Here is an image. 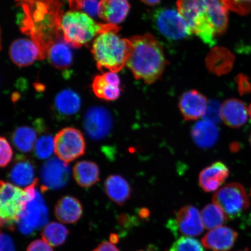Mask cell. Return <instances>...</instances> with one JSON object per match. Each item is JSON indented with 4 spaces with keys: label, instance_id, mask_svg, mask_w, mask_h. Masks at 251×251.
<instances>
[{
    "label": "cell",
    "instance_id": "obj_1",
    "mask_svg": "<svg viewBox=\"0 0 251 251\" xmlns=\"http://www.w3.org/2000/svg\"><path fill=\"white\" fill-rule=\"evenodd\" d=\"M21 8L19 26L38 46L42 59L56 43L65 40L61 30L62 0H16Z\"/></svg>",
    "mask_w": 251,
    "mask_h": 251
},
{
    "label": "cell",
    "instance_id": "obj_2",
    "mask_svg": "<svg viewBox=\"0 0 251 251\" xmlns=\"http://www.w3.org/2000/svg\"><path fill=\"white\" fill-rule=\"evenodd\" d=\"M177 7L191 33L211 47L227 29V8L223 0H177Z\"/></svg>",
    "mask_w": 251,
    "mask_h": 251
},
{
    "label": "cell",
    "instance_id": "obj_3",
    "mask_svg": "<svg viewBox=\"0 0 251 251\" xmlns=\"http://www.w3.org/2000/svg\"><path fill=\"white\" fill-rule=\"evenodd\" d=\"M130 39L132 46L126 66L136 79L152 84L159 79L168 61L161 44L151 34Z\"/></svg>",
    "mask_w": 251,
    "mask_h": 251
},
{
    "label": "cell",
    "instance_id": "obj_4",
    "mask_svg": "<svg viewBox=\"0 0 251 251\" xmlns=\"http://www.w3.org/2000/svg\"><path fill=\"white\" fill-rule=\"evenodd\" d=\"M117 29L104 31L94 39L92 52L100 71L118 72L122 70L129 57L131 48L130 39H122Z\"/></svg>",
    "mask_w": 251,
    "mask_h": 251
},
{
    "label": "cell",
    "instance_id": "obj_5",
    "mask_svg": "<svg viewBox=\"0 0 251 251\" xmlns=\"http://www.w3.org/2000/svg\"><path fill=\"white\" fill-rule=\"evenodd\" d=\"M61 27L65 42L75 48H80L104 31L120 28L116 25L97 23L85 12L73 10L63 14Z\"/></svg>",
    "mask_w": 251,
    "mask_h": 251
},
{
    "label": "cell",
    "instance_id": "obj_6",
    "mask_svg": "<svg viewBox=\"0 0 251 251\" xmlns=\"http://www.w3.org/2000/svg\"><path fill=\"white\" fill-rule=\"evenodd\" d=\"M38 179L22 189L13 184L1 181L0 217L1 226L13 228L23 214L27 203L36 195Z\"/></svg>",
    "mask_w": 251,
    "mask_h": 251
},
{
    "label": "cell",
    "instance_id": "obj_7",
    "mask_svg": "<svg viewBox=\"0 0 251 251\" xmlns=\"http://www.w3.org/2000/svg\"><path fill=\"white\" fill-rule=\"evenodd\" d=\"M212 200L222 209L227 220L239 217L250 205L246 190L238 183L226 185L214 194Z\"/></svg>",
    "mask_w": 251,
    "mask_h": 251
},
{
    "label": "cell",
    "instance_id": "obj_8",
    "mask_svg": "<svg viewBox=\"0 0 251 251\" xmlns=\"http://www.w3.org/2000/svg\"><path fill=\"white\" fill-rule=\"evenodd\" d=\"M152 19L156 29L168 39L179 40L192 34L179 12L174 9H159Z\"/></svg>",
    "mask_w": 251,
    "mask_h": 251
},
{
    "label": "cell",
    "instance_id": "obj_9",
    "mask_svg": "<svg viewBox=\"0 0 251 251\" xmlns=\"http://www.w3.org/2000/svg\"><path fill=\"white\" fill-rule=\"evenodd\" d=\"M54 139L56 155L67 164L82 156L85 152V140L82 133L76 128H63L56 134Z\"/></svg>",
    "mask_w": 251,
    "mask_h": 251
},
{
    "label": "cell",
    "instance_id": "obj_10",
    "mask_svg": "<svg viewBox=\"0 0 251 251\" xmlns=\"http://www.w3.org/2000/svg\"><path fill=\"white\" fill-rule=\"evenodd\" d=\"M168 228L176 235L193 237L202 234L205 227L199 210L195 206L186 205L168 222Z\"/></svg>",
    "mask_w": 251,
    "mask_h": 251
},
{
    "label": "cell",
    "instance_id": "obj_11",
    "mask_svg": "<svg viewBox=\"0 0 251 251\" xmlns=\"http://www.w3.org/2000/svg\"><path fill=\"white\" fill-rule=\"evenodd\" d=\"M48 220V210L42 195L37 190L36 196L27 202L19 220V229L21 233L29 235L43 227Z\"/></svg>",
    "mask_w": 251,
    "mask_h": 251
},
{
    "label": "cell",
    "instance_id": "obj_12",
    "mask_svg": "<svg viewBox=\"0 0 251 251\" xmlns=\"http://www.w3.org/2000/svg\"><path fill=\"white\" fill-rule=\"evenodd\" d=\"M113 119L111 112L103 106H94L87 110L84 118V128L90 139H104L111 132Z\"/></svg>",
    "mask_w": 251,
    "mask_h": 251
},
{
    "label": "cell",
    "instance_id": "obj_13",
    "mask_svg": "<svg viewBox=\"0 0 251 251\" xmlns=\"http://www.w3.org/2000/svg\"><path fill=\"white\" fill-rule=\"evenodd\" d=\"M70 176L71 169L67 163L55 157L50 158L41 169L42 190L61 189L68 184Z\"/></svg>",
    "mask_w": 251,
    "mask_h": 251
},
{
    "label": "cell",
    "instance_id": "obj_14",
    "mask_svg": "<svg viewBox=\"0 0 251 251\" xmlns=\"http://www.w3.org/2000/svg\"><path fill=\"white\" fill-rule=\"evenodd\" d=\"M12 62L20 67H28L37 60H42L38 46L31 39L15 40L9 47Z\"/></svg>",
    "mask_w": 251,
    "mask_h": 251
},
{
    "label": "cell",
    "instance_id": "obj_15",
    "mask_svg": "<svg viewBox=\"0 0 251 251\" xmlns=\"http://www.w3.org/2000/svg\"><path fill=\"white\" fill-rule=\"evenodd\" d=\"M206 97L196 90L184 93L178 102V108L186 121H195L205 114L208 106Z\"/></svg>",
    "mask_w": 251,
    "mask_h": 251
},
{
    "label": "cell",
    "instance_id": "obj_16",
    "mask_svg": "<svg viewBox=\"0 0 251 251\" xmlns=\"http://www.w3.org/2000/svg\"><path fill=\"white\" fill-rule=\"evenodd\" d=\"M238 234L230 228L221 226L213 229L202 238L206 249L212 251H228L233 247Z\"/></svg>",
    "mask_w": 251,
    "mask_h": 251
},
{
    "label": "cell",
    "instance_id": "obj_17",
    "mask_svg": "<svg viewBox=\"0 0 251 251\" xmlns=\"http://www.w3.org/2000/svg\"><path fill=\"white\" fill-rule=\"evenodd\" d=\"M228 175L227 166L224 163H213L201 172L199 176L200 186L206 192L215 191L224 184Z\"/></svg>",
    "mask_w": 251,
    "mask_h": 251
},
{
    "label": "cell",
    "instance_id": "obj_18",
    "mask_svg": "<svg viewBox=\"0 0 251 251\" xmlns=\"http://www.w3.org/2000/svg\"><path fill=\"white\" fill-rule=\"evenodd\" d=\"M130 8L127 0H100L99 17L106 24L117 25L127 17Z\"/></svg>",
    "mask_w": 251,
    "mask_h": 251
},
{
    "label": "cell",
    "instance_id": "obj_19",
    "mask_svg": "<svg viewBox=\"0 0 251 251\" xmlns=\"http://www.w3.org/2000/svg\"><path fill=\"white\" fill-rule=\"evenodd\" d=\"M221 113L224 123L233 128L242 126L246 123L249 115L245 103L236 99L226 100L221 105Z\"/></svg>",
    "mask_w": 251,
    "mask_h": 251
},
{
    "label": "cell",
    "instance_id": "obj_20",
    "mask_svg": "<svg viewBox=\"0 0 251 251\" xmlns=\"http://www.w3.org/2000/svg\"><path fill=\"white\" fill-rule=\"evenodd\" d=\"M9 178L17 186H30L37 179L33 163L25 156H18L9 173Z\"/></svg>",
    "mask_w": 251,
    "mask_h": 251
},
{
    "label": "cell",
    "instance_id": "obj_21",
    "mask_svg": "<svg viewBox=\"0 0 251 251\" xmlns=\"http://www.w3.org/2000/svg\"><path fill=\"white\" fill-rule=\"evenodd\" d=\"M54 213L59 222L72 224L80 219L83 214V208L80 202L75 198L65 196L56 203Z\"/></svg>",
    "mask_w": 251,
    "mask_h": 251
},
{
    "label": "cell",
    "instance_id": "obj_22",
    "mask_svg": "<svg viewBox=\"0 0 251 251\" xmlns=\"http://www.w3.org/2000/svg\"><path fill=\"white\" fill-rule=\"evenodd\" d=\"M194 142L201 148H210L219 137V129L213 122L207 120L197 122L191 131Z\"/></svg>",
    "mask_w": 251,
    "mask_h": 251
},
{
    "label": "cell",
    "instance_id": "obj_23",
    "mask_svg": "<svg viewBox=\"0 0 251 251\" xmlns=\"http://www.w3.org/2000/svg\"><path fill=\"white\" fill-rule=\"evenodd\" d=\"M105 188L109 199L119 205H123L131 196L130 184L121 176H110L105 180Z\"/></svg>",
    "mask_w": 251,
    "mask_h": 251
},
{
    "label": "cell",
    "instance_id": "obj_24",
    "mask_svg": "<svg viewBox=\"0 0 251 251\" xmlns=\"http://www.w3.org/2000/svg\"><path fill=\"white\" fill-rule=\"evenodd\" d=\"M81 103V99L77 93L71 89H65L56 95L54 107L62 117H71L79 111Z\"/></svg>",
    "mask_w": 251,
    "mask_h": 251
},
{
    "label": "cell",
    "instance_id": "obj_25",
    "mask_svg": "<svg viewBox=\"0 0 251 251\" xmlns=\"http://www.w3.org/2000/svg\"><path fill=\"white\" fill-rule=\"evenodd\" d=\"M69 46L65 40H62L54 44L47 52V58L50 64L58 70H67L72 65L73 55Z\"/></svg>",
    "mask_w": 251,
    "mask_h": 251
},
{
    "label": "cell",
    "instance_id": "obj_26",
    "mask_svg": "<svg viewBox=\"0 0 251 251\" xmlns=\"http://www.w3.org/2000/svg\"><path fill=\"white\" fill-rule=\"evenodd\" d=\"M73 174L75 180L81 187H90L99 181V168L93 162H77L74 166Z\"/></svg>",
    "mask_w": 251,
    "mask_h": 251
},
{
    "label": "cell",
    "instance_id": "obj_27",
    "mask_svg": "<svg viewBox=\"0 0 251 251\" xmlns=\"http://www.w3.org/2000/svg\"><path fill=\"white\" fill-rule=\"evenodd\" d=\"M37 133L35 130L29 126H20L12 134V140L14 145L21 152L31 151L35 146Z\"/></svg>",
    "mask_w": 251,
    "mask_h": 251
},
{
    "label": "cell",
    "instance_id": "obj_28",
    "mask_svg": "<svg viewBox=\"0 0 251 251\" xmlns=\"http://www.w3.org/2000/svg\"><path fill=\"white\" fill-rule=\"evenodd\" d=\"M203 226L207 230H213L221 227L227 221L222 209L215 203L208 204L201 213Z\"/></svg>",
    "mask_w": 251,
    "mask_h": 251
},
{
    "label": "cell",
    "instance_id": "obj_29",
    "mask_svg": "<svg viewBox=\"0 0 251 251\" xmlns=\"http://www.w3.org/2000/svg\"><path fill=\"white\" fill-rule=\"evenodd\" d=\"M92 88L97 97L106 101H114L119 98L121 93L120 87L108 83L103 74L94 77Z\"/></svg>",
    "mask_w": 251,
    "mask_h": 251
},
{
    "label": "cell",
    "instance_id": "obj_30",
    "mask_svg": "<svg viewBox=\"0 0 251 251\" xmlns=\"http://www.w3.org/2000/svg\"><path fill=\"white\" fill-rule=\"evenodd\" d=\"M68 234L69 231L65 226L57 222H51L44 227L42 237L50 246L58 247L65 242Z\"/></svg>",
    "mask_w": 251,
    "mask_h": 251
},
{
    "label": "cell",
    "instance_id": "obj_31",
    "mask_svg": "<svg viewBox=\"0 0 251 251\" xmlns=\"http://www.w3.org/2000/svg\"><path fill=\"white\" fill-rule=\"evenodd\" d=\"M34 154L41 160L50 158L55 152L54 138L49 134H45L37 140L34 147Z\"/></svg>",
    "mask_w": 251,
    "mask_h": 251
},
{
    "label": "cell",
    "instance_id": "obj_32",
    "mask_svg": "<svg viewBox=\"0 0 251 251\" xmlns=\"http://www.w3.org/2000/svg\"><path fill=\"white\" fill-rule=\"evenodd\" d=\"M233 65V59L231 56L226 55L221 57H212L209 59L208 67L213 73L221 75L227 74Z\"/></svg>",
    "mask_w": 251,
    "mask_h": 251
},
{
    "label": "cell",
    "instance_id": "obj_33",
    "mask_svg": "<svg viewBox=\"0 0 251 251\" xmlns=\"http://www.w3.org/2000/svg\"><path fill=\"white\" fill-rule=\"evenodd\" d=\"M169 251H205L202 245L195 238L181 237L173 244Z\"/></svg>",
    "mask_w": 251,
    "mask_h": 251
},
{
    "label": "cell",
    "instance_id": "obj_34",
    "mask_svg": "<svg viewBox=\"0 0 251 251\" xmlns=\"http://www.w3.org/2000/svg\"><path fill=\"white\" fill-rule=\"evenodd\" d=\"M226 7L240 15H246L251 11V0H223Z\"/></svg>",
    "mask_w": 251,
    "mask_h": 251
},
{
    "label": "cell",
    "instance_id": "obj_35",
    "mask_svg": "<svg viewBox=\"0 0 251 251\" xmlns=\"http://www.w3.org/2000/svg\"><path fill=\"white\" fill-rule=\"evenodd\" d=\"M0 165L2 168L6 167L11 162L13 151L10 144L5 137L0 139Z\"/></svg>",
    "mask_w": 251,
    "mask_h": 251
},
{
    "label": "cell",
    "instance_id": "obj_36",
    "mask_svg": "<svg viewBox=\"0 0 251 251\" xmlns=\"http://www.w3.org/2000/svg\"><path fill=\"white\" fill-rule=\"evenodd\" d=\"M221 106H219L217 103L212 102L209 103L207 108L205 114V120L211 121L213 123H216L221 118Z\"/></svg>",
    "mask_w": 251,
    "mask_h": 251
},
{
    "label": "cell",
    "instance_id": "obj_37",
    "mask_svg": "<svg viewBox=\"0 0 251 251\" xmlns=\"http://www.w3.org/2000/svg\"><path fill=\"white\" fill-rule=\"evenodd\" d=\"M100 0H84L81 9L91 17H99Z\"/></svg>",
    "mask_w": 251,
    "mask_h": 251
},
{
    "label": "cell",
    "instance_id": "obj_38",
    "mask_svg": "<svg viewBox=\"0 0 251 251\" xmlns=\"http://www.w3.org/2000/svg\"><path fill=\"white\" fill-rule=\"evenodd\" d=\"M26 251H53L51 246L43 240L33 241L28 246Z\"/></svg>",
    "mask_w": 251,
    "mask_h": 251
},
{
    "label": "cell",
    "instance_id": "obj_39",
    "mask_svg": "<svg viewBox=\"0 0 251 251\" xmlns=\"http://www.w3.org/2000/svg\"><path fill=\"white\" fill-rule=\"evenodd\" d=\"M238 90L241 94L250 92L251 90V84L249 79L243 75H238L237 78Z\"/></svg>",
    "mask_w": 251,
    "mask_h": 251
},
{
    "label": "cell",
    "instance_id": "obj_40",
    "mask_svg": "<svg viewBox=\"0 0 251 251\" xmlns=\"http://www.w3.org/2000/svg\"><path fill=\"white\" fill-rule=\"evenodd\" d=\"M1 251H15L13 241L9 235L1 234Z\"/></svg>",
    "mask_w": 251,
    "mask_h": 251
},
{
    "label": "cell",
    "instance_id": "obj_41",
    "mask_svg": "<svg viewBox=\"0 0 251 251\" xmlns=\"http://www.w3.org/2000/svg\"><path fill=\"white\" fill-rule=\"evenodd\" d=\"M93 251H119L117 247L112 243L103 242L100 244L98 247Z\"/></svg>",
    "mask_w": 251,
    "mask_h": 251
},
{
    "label": "cell",
    "instance_id": "obj_42",
    "mask_svg": "<svg viewBox=\"0 0 251 251\" xmlns=\"http://www.w3.org/2000/svg\"><path fill=\"white\" fill-rule=\"evenodd\" d=\"M84 0H68L71 10L78 11L81 9Z\"/></svg>",
    "mask_w": 251,
    "mask_h": 251
},
{
    "label": "cell",
    "instance_id": "obj_43",
    "mask_svg": "<svg viewBox=\"0 0 251 251\" xmlns=\"http://www.w3.org/2000/svg\"><path fill=\"white\" fill-rule=\"evenodd\" d=\"M144 4L149 5H155L161 1V0H141Z\"/></svg>",
    "mask_w": 251,
    "mask_h": 251
},
{
    "label": "cell",
    "instance_id": "obj_44",
    "mask_svg": "<svg viewBox=\"0 0 251 251\" xmlns=\"http://www.w3.org/2000/svg\"><path fill=\"white\" fill-rule=\"evenodd\" d=\"M140 217L142 218H147L149 216L150 212L149 210L146 209H141L139 212Z\"/></svg>",
    "mask_w": 251,
    "mask_h": 251
},
{
    "label": "cell",
    "instance_id": "obj_45",
    "mask_svg": "<svg viewBox=\"0 0 251 251\" xmlns=\"http://www.w3.org/2000/svg\"><path fill=\"white\" fill-rule=\"evenodd\" d=\"M249 115L250 116V117L251 118V103L249 106Z\"/></svg>",
    "mask_w": 251,
    "mask_h": 251
},
{
    "label": "cell",
    "instance_id": "obj_46",
    "mask_svg": "<svg viewBox=\"0 0 251 251\" xmlns=\"http://www.w3.org/2000/svg\"><path fill=\"white\" fill-rule=\"evenodd\" d=\"M250 142H251V138H250Z\"/></svg>",
    "mask_w": 251,
    "mask_h": 251
},
{
    "label": "cell",
    "instance_id": "obj_47",
    "mask_svg": "<svg viewBox=\"0 0 251 251\" xmlns=\"http://www.w3.org/2000/svg\"><path fill=\"white\" fill-rule=\"evenodd\" d=\"M150 251L147 250V251Z\"/></svg>",
    "mask_w": 251,
    "mask_h": 251
}]
</instances>
